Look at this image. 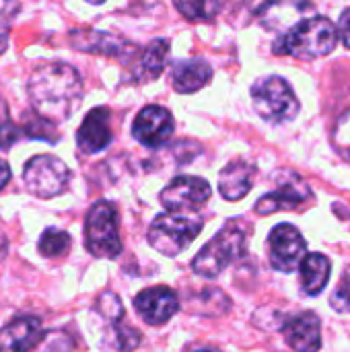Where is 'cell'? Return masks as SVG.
I'll use <instances>...</instances> for the list:
<instances>
[{
	"mask_svg": "<svg viewBox=\"0 0 350 352\" xmlns=\"http://www.w3.org/2000/svg\"><path fill=\"white\" fill-rule=\"evenodd\" d=\"M330 305L340 314L350 311V266H347V270L342 272V278L338 280L334 293L330 295Z\"/></svg>",
	"mask_w": 350,
	"mask_h": 352,
	"instance_id": "4316f807",
	"label": "cell"
},
{
	"mask_svg": "<svg viewBox=\"0 0 350 352\" xmlns=\"http://www.w3.org/2000/svg\"><path fill=\"white\" fill-rule=\"evenodd\" d=\"M190 352H219V351H215V349H194V351H190Z\"/></svg>",
	"mask_w": 350,
	"mask_h": 352,
	"instance_id": "1f68e13d",
	"label": "cell"
},
{
	"mask_svg": "<svg viewBox=\"0 0 350 352\" xmlns=\"http://www.w3.org/2000/svg\"><path fill=\"white\" fill-rule=\"evenodd\" d=\"M37 250L43 258H60L70 250V235L62 229L50 227L41 233Z\"/></svg>",
	"mask_w": 350,
	"mask_h": 352,
	"instance_id": "44dd1931",
	"label": "cell"
},
{
	"mask_svg": "<svg viewBox=\"0 0 350 352\" xmlns=\"http://www.w3.org/2000/svg\"><path fill=\"white\" fill-rule=\"evenodd\" d=\"M31 107L41 118L60 124L72 118L83 99V80L74 66L66 62L39 64L27 82Z\"/></svg>",
	"mask_w": 350,
	"mask_h": 352,
	"instance_id": "6da1fadb",
	"label": "cell"
},
{
	"mask_svg": "<svg viewBox=\"0 0 350 352\" xmlns=\"http://www.w3.org/2000/svg\"><path fill=\"white\" fill-rule=\"evenodd\" d=\"M21 128L10 120L8 111H6V103L0 105V148L8 151L21 136Z\"/></svg>",
	"mask_w": 350,
	"mask_h": 352,
	"instance_id": "484cf974",
	"label": "cell"
},
{
	"mask_svg": "<svg viewBox=\"0 0 350 352\" xmlns=\"http://www.w3.org/2000/svg\"><path fill=\"white\" fill-rule=\"evenodd\" d=\"M85 245L91 256L113 260L122 254L118 210L111 202H95L85 219Z\"/></svg>",
	"mask_w": 350,
	"mask_h": 352,
	"instance_id": "8992f818",
	"label": "cell"
},
{
	"mask_svg": "<svg viewBox=\"0 0 350 352\" xmlns=\"http://www.w3.org/2000/svg\"><path fill=\"white\" fill-rule=\"evenodd\" d=\"M19 0H0V56L4 54L8 45V31L10 23L19 12Z\"/></svg>",
	"mask_w": 350,
	"mask_h": 352,
	"instance_id": "d4e9b609",
	"label": "cell"
},
{
	"mask_svg": "<svg viewBox=\"0 0 350 352\" xmlns=\"http://www.w3.org/2000/svg\"><path fill=\"white\" fill-rule=\"evenodd\" d=\"M87 2H89V4H103L105 0H87Z\"/></svg>",
	"mask_w": 350,
	"mask_h": 352,
	"instance_id": "d6a6232c",
	"label": "cell"
},
{
	"mask_svg": "<svg viewBox=\"0 0 350 352\" xmlns=\"http://www.w3.org/2000/svg\"><path fill=\"white\" fill-rule=\"evenodd\" d=\"M338 43V29L326 16H305L287 29L274 43L276 54L299 60H316L328 56Z\"/></svg>",
	"mask_w": 350,
	"mask_h": 352,
	"instance_id": "7a4b0ae2",
	"label": "cell"
},
{
	"mask_svg": "<svg viewBox=\"0 0 350 352\" xmlns=\"http://www.w3.org/2000/svg\"><path fill=\"white\" fill-rule=\"evenodd\" d=\"M6 250H8V241H6V235H4L2 229H0V260L6 256Z\"/></svg>",
	"mask_w": 350,
	"mask_h": 352,
	"instance_id": "4dcf8cb0",
	"label": "cell"
},
{
	"mask_svg": "<svg viewBox=\"0 0 350 352\" xmlns=\"http://www.w3.org/2000/svg\"><path fill=\"white\" fill-rule=\"evenodd\" d=\"M23 132L29 138H39L45 142H58L60 140V132H58L56 124L41 118L39 113H27L25 124H23Z\"/></svg>",
	"mask_w": 350,
	"mask_h": 352,
	"instance_id": "603a6c76",
	"label": "cell"
},
{
	"mask_svg": "<svg viewBox=\"0 0 350 352\" xmlns=\"http://www.w3.org/2000/svg\"><path fill=\"white\" fill-rule=\"evenodd\" d=\"M41 322L37 318H19L10 322L0 332V351L2 352H29L41 340Z\"/></svg>",
	"mask_w": 350,
	"mask_h": 352,
	"instance_id": "ac0fdd59",
	"label": "cell"
},
{
	"mask_svg": "<svg viewBox=\"0 0 350 352\" xmlns=\"http://www.w3.org/2000/svg\"><path fill=\"white\" fill-rule=\"evenodd\" d=\"M332 142L338 151V155L350 163V109L340 116V120L336 122L334 134H332Z\"/></svg>",
	"mask_w": 350,
	"mask_h": 352,
	"instance_id": "cb8c5ba5",
	"label": "cell"
},
{
	"mask_svg": "<svg viewBox=\"0 0 350 352\" xmlns=\"http://www.w3.org/2000/svg\"><path fill=\"white\" fill-rule=\"evenodd\" d=\"M2 103H4V101H0V105H2Z\"/></svg>",
	"mask_w": 350,
	"mask_h": 352,
	"instance_id": "836d02e7",
	"label": "cell"
},
{
	"mask_svg": "<svg viewBox=\"0 0 350 352\" xmlns=\"http://www.w3.org/2000/svg\"><path fill=\"white\" fill-rule=\"evenodd\" d=\"M204 223L198 217L182 214V212H165L159 214L146 233V239L153 250L167 258L179 256L202 231Z\"/></svg>",
	"mask_w": 350,
	"mask_h": 352,
	"instance_id": "5b68a950",
	"label": "cell"
},
{
	"mask_svg": "<svg viewBox=\"0 0 350 352\" xmlns=\"http://www.w3.org/2000/svg\"><path fill=\"white\" fill-rule=\"evenodd\" d=\"M287 344L295 352H318L322 349V322L314 311H303L283 324Z\"/></svg>",
	"mask_w": 350,
	"mask_h": 352,
	"instance_id": "9a60e30c",
	"label": "cell"
},
{
	"mask_svg": "<svg viewBox=\"0 0 350 352\" xmlns=\"http://www.w3.org/2000/svg\"><path fill=\"white\" fill-rule=\"evenodd\" d=\"M169 47H171V41L165 39V37L153 39V41L142 50V54H140V60H138L134 78L140 80V82H149V80L159 78V76L163 74L165 66H167Z\"/></svg>",
	"mask_w": 350,
	"mask_h": 352,
	"instance_id": "d6986e66",
	"label": "cell"
},
{
	"mask_svg": "<svg viewBox=\"0 0 350 352\" xmlns=\"http://www.w3.org/2000/svg\"><path fill=\"white\" fill-rule=\"evenodd\" d=\"M212 196V188L206 179L196 175L175 177L159 196L167 212H190L206 204Z\"/></svg>",
	"mask_w": 350,
	"mask_h": 352,
	"instance_id": "30bf717a",
	"label": "cell"
},
{
	"mask_svg": "<svg viewBox=\"0 0 350 352\" xmlns=\"http://www.w3.org/2000/svg\"><path fill=\"white\" fill-rule=\"evenodd\" d=\"M250 227L245 221H229L194 258L192 268L202 278H217L227 266L239 260L248 250Z\"/></svg>",
	"mask_w": 350,
	"mask_h": 352,
	"instance_id": "3957f363",
	"label": "cell"
},
{
	"mask_svg": "<svg viewBox=\"0 0 350 352\" xmlns=\"http://www.w3.org/2000/svg\"><path fill=\"white\" fill-rule=\"evenodd\" d=\"M70 45L76 47L78 52H89V54H101L107 58H134L138 52V45L128 41L122 35L109 33V31H97V29H72L70 35Z\"/></svg>",
	"mask_w": 350,
	"mask_h": 352,
	"instance_id": "8fae6325",
	"label": "cell"
},
{
	"mask_svg": "<svg viewBox=\"0 0 350 352\" xmlns=\"http://www.w3.org/2000/svg\"><path fill=\"white\" fill-rule=\"evenodd\" d=\"M276 190L264 194L256 202V212L262 217L274 214L278 210H295L311 198L309 186L295 171H281L276 175Z\"/></svg>",
	"mask_w": 350,
	"mask_h": 352,
	"instance_id": "9c48e42d",
	"label": "cell"
},
{
	"mask_svg": "<svg viewBox=\"0 0 350 352\" xmlns=\"http://www.w3.org/2000/svg\"><path fill=\"white\" fill-rule=\"evenodd\" d=\"M113 140L111 111L107 107H93L78 126L76 144L85 155H95L107 148Z\"/></svg>",
	"mask_w": 350,
	"mask_h": 352,
	"instance_id": "5bb4252c",
	"label": "cell"
},
{
	"mask_svg": "<svg viewBox=\"0 0 350 352\" xmlns=\"http://www.w3.org/2000/svg\"><path fill=\"white\" fill-rule=\"evenodd\" d=\"M212 80V66L204 58H186L173 62L171 85L177 93L190 95Z\"/></svg>",
	"mask_w": 350,
	"mask_h": 352,
	"instance_id": "e0dca14e",
	"label": "cell"
},
{
	"mask_svg": "<svg viewBox=\"0 0 350 352\" xmlns=\"http://www.w3.org/2000/svg\"><path fill=\"white\" fill-rule=\"evenodd\" d=\"M175 130L173 116L167 107L161 105H146L138 111L134 124H132V134L134 138L149 148H161L167 144Z\"/></svg>",
	"mask_w": 350,
	"mask_h": 352,
	"instance_id": "7c38bea8",
	"label": "cell"
},
{
	"mask_svg": "<svg viewBox=\"0 0 350 352\" xmlns=\"http://www.w3.org/2000/svg\"><path fill=\"white\" fill-rule=\"evenodd\" d=\"M299 266H301V291L309 297L320 295L330 280V272H332L330 258L324 254H309L301 260Z\"/></svg>",
	"mask_w": 350,
	"mask_h": 352,
	"instance_id": "ffe728a7",
	"label": "cell"
},
{
	"mask_svg": "<svg viewBox=\"0 0 350 352\" xmlns=\"http://www.w3.org/2000/svg\"><path fill=\"white\" fill-rule=\"evenodd\" d=\"M270 264L278 272H295L307 256V243L301 231L289 223L276 225L268 235Z\"/></svg>",
	"mask_w": 350,
	"mask_h": 352,
	"instance_id": "ba28073f",
	"label": "cell"
},
{
	"mask_svg": "<svg viewBox=\"0 0 350 352\" xmlns=\"http://www.w3.org/2000/svg\"><path fill=\"white\" fill-rule=\"evenodd\" d=\"M140 332L136 330V328H130V326H126L122 320L118 322V326H116V349L120 352H130L134 351V349H138V344H140Z\"/></svg>",
	"mask_w": 350,
	"mask_h": 352,
	"instance_id": "83f0119b",
	"label": "cell"
},
{
	"mask_svg": "<svg viewBox=\"0 0 350 352\" xmlns=\"http://www.w3.org/2000/svg\"><path fill=\"white\" fill-rule=\"evenodd\" d=\"M173 4L188 21H210L221 8L219 0H173Z\"/></svg>",
	"mask_w": 350,
	"mask_h": 352,
	"instance_id": "7402d4cb",
	"label": "cell"
},
{
	"mask_svg": "<svg viewBox=\"0 0 350 352\" xmlns=\"http://www.w3.org/2000/svg\"><path fill=\"white\" fill-rule=\"evenodd\" d=\"M250 93L256 113L268 124H287L295 120L301 109L289 80L276 74L258 78Z\"/></svg>",
	"mask_w": 350,
	"mask_h": 352,
	"instance_id": "277c9868",
	"label": "cell"
},
{
	"mask_svg": "<svg viewBox=\"0 0 350 352\" xmlns=\"http://www.w3.org/2000/svg\"><path fill=\"white\" fill-rule=\"evenodd\" d=\"M134 309L146 324L163 326L179 311V297L167 287L144 289L134 297Z\"/></svg>",
	"mask_w": 350,
	"mask_h": 352,
	"instance_id": "4fadbf2b",
	"label": "cell"
},
{
	"mask_svg": "<svg viewBox=\"0 0 350 352\" xmlns=\"http://www.w3.org/2000/svg\"><path fill=\"white\" fill-rule=\"evenodd\" d=\"M256 173H258V169L250 161H243V159L229 161L223 167V171L219 173L221 196L229 202H237V200L245 198L250 194V190L254 188Z\"/></svg>",
	"mask_w": 350,
	"mask_h": 352,
	"instance_id": "2e32d148",
	"label": "cell"
},
{
	"mask_svg": "<svg viewBox=\"0 0 350 352\" xmlns=\"http://www.w3.org/2000/svg\"><path fill=\"white\" fill-rule=\"evenodd\" d=\"M8 179H10V167L6 161L0 159V190L8 184Z\"/></svg>",
	"mask_w": 350,
	"mask_h": 352,
	"instance_id": "f546056e",
	"label": "cell"
},
{
	"mask_svg": "<svg viewBox=\"0 0 350 352\" xmlns=\"http://www.w3.org/2000/svg\"><path fill=\"white\" fill-rule=\"evenodd\" d=\"M338 39H342V43L350 50V8H347L340 19H338Z\"/></svg>",
	"mask_w": 350,
	"mask_h": 352,
	"instance_id": "f1b7e54d",
	"label": "cell"
},
{
	"mask_svg": "<svg viewBox=\"0 0 350 352\" xmlns=\"http://www.w3.org/2000/svg\"><path fill=\"white\" fill-rule=\"evenodd\" d=\"M70 169L54 155H35L27 161L23 171L25 188L37 198H56L66 192L70 184Z\"/></svg>",
	"mask_w": 350,
	"mask_h": 352,
	"instance_id": "52a82bcc",
	"label": "cell"
}]
</instances>
